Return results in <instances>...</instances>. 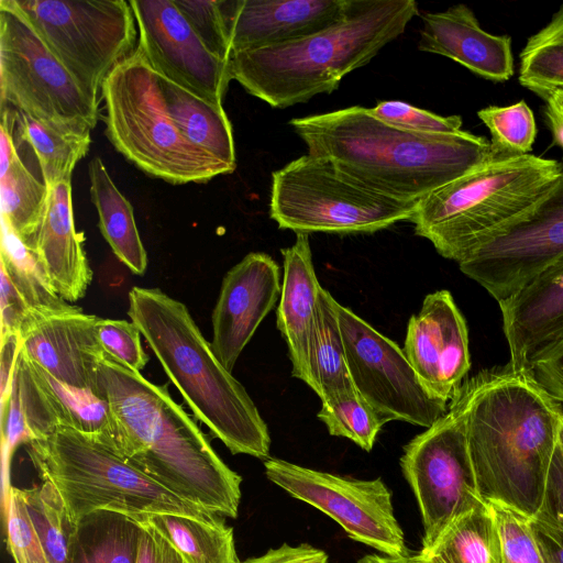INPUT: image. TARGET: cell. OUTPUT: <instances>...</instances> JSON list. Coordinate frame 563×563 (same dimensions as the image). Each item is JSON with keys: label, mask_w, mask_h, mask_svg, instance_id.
<instances>
[{"label": "cell", "mask_w": 563, "mask_h": 563, "mask_svg": "<svg viewBox=\"0 0 563 563\" xmlns=\"http://www.w3.org/2000/svg\"><path fill=\"white\" fill-rule=\"evenodd\" d=\"M96 385L110 417L109 435L97 437L102 443L180 498L236 518L241 476L219 457L168 385L150 382L104 350Z\"/></svg>", "instance_id": "1"}, {"label": "cell", "mask_w": 563, "mask_h": 563, "mask_svg": "<svg viewBox=\"0 0 563 563\" xmlns=\"http://www.w3.org/2000/svg\"><path fill=\"white\" fill-rule=\"evenodd\" d=\"M466 438L482 499L532 517L542 503L563 406L509 364L464 382Z\"/></svg>", "instance_id": "2"}, {"label": "cell", "mask_w": 563, "mask_h": 563, "mask_svg": "<svg viewBox=\"0 0 563 563\" xmlns=\"http://www.w3.org/2000/svg\"><path fill=\"white\" fill-rule=\"evenodd\" d=\"M289 125L309 154L327 157L366 186L404 201L418 202L494 155L484 136L463 130L417 133L361 106L292 119Z\"/></svg>", "instance_id": "3"}, {"label": "cell", "mask_w": 563, "mask_h": 563, "mask_svg": "<svg viewBox=\"0 0 563 563\" xmlns=\"http://www.w3.org/2000/svg\"><path fill=\"white\" fill-rule=\"evenodd\" d=\"M128 316L194 413L232 454L269 457L266 422L214 355L187 306L159 288L129 291Z\"/></svg>", "instance_id": "4"}, {"label": "cell", "mask_w": 563, "mask_h": 563, "mask_svg": "<svg viewBox=\"0 0 563 563\" xmlns=\"http://www.w3.org/2000/svg\"><path fill=\"white\" fill-rule=\"evenodd\" d=\"M417 13L413 0H349L343 16L322 31L232 53L231 77L273 108L306 102L335 90L345 75L368 64Z\"/></svg>", "instance_id": "5"}, {"label": "cell", "mask_w": 563, "mask_h": 563, "mask_svg": "<svg viewBox=\"0 0 563 563\" xmlns=\"http://www.w3.org/2000/svg\"><path fill=\"white\" fill-rule=\"evenodd\" d=\"M562 170L552 158L493 155L420 199L410 220L415 233L441 256L460 263L538 202Z\"/></svg>", "instance_id": "6"}, {"label": "cell", "mask_w": 563, "mask_h": 563, "mask_svg": "<svg viewBox=\"0 0 563 563\" xmlns=\"http://www.w3.org/2000/svg\"><path fill=\"white\" fill-rule=\"evenodd\" d=\"M26 445L40 477L56 488L73 521L97 510L222 518L175 495L96 435L70 426L60 424L47 438Z\"/></svg>", "instance_id": "7"}, {"label": "cell", "mask_w": 563, "mask_h": 563, "mask_svg": "<svg viewBox=\"0 0 563 563\" xmlns=\"http://www.w3.org/2000/svg\"><path fill=\"white\" fill-rule=\"evenodd\" d=\"M106 134L124 157L167 183L203 184L233 172L190 143L170 118L156 73L136 47L106 78Z\"/></svg>", "instance_id": "8"}, {"label": "cell", "mask_w": 563, "mask_h": 563, "mask_svg": "<svg viewBox=\"0 0 563 563\" xmlns=\"http://www.w3.org/2000/svg\"><path fill=\"white\" fill-rule=\"evenodd\" d=\"M417 203L384 195L309 153L272 174L271 218L296 234L374 233L411 220Z\"/></svg>", "instance_id": "9"}, {"label": "cell", "mask_w": 563, "mask_h": 563, "mask_svg": "<svg viewBox=\"0 0 563 563\" xmlns=\"http://www.w3.org/2000/svg\"><path fill=\"white\" fill-rule=\"evenodd\" d=\"M49 51L100 103L103 81L136 48L130 1L13 0Z\"/></svg>", "instance_id": "10"}, {"label": "cell", "mask_w": 563, "mask_h": 563, "mask_svg": "<svg viewBox=\"0 0 563 563\" xmlns=\"http://www.w3.org/2000/svg\"><path fill=\"white\" fill-rule=\"evenodd\" d=\"M0 81L1 106L62 126L97 124L100 103L82 91L13 0H0Z\"/></svg>", "instance_id": "11"}, {"label": "cell", "mask_w": 563, "mask_h": 563, "mask_svg": "<svg viewBox=\"0 0 563 563\" xmlns=\"http://www.w3.org/2000/svg\"><path fill=\"white\" fill-rule=\"evenodd\" d=\"M400 466L420 508L421 549L431 547L454 519L484 501L468 452L462 389L442 417L405 445Z\"/></svg>", "instance_id": "12"}, {"label": "cell", "mask_w": 563, "mask_h": 563, "mask_svg": "<svg viewBox=\"0 0 563 563\" xmlns=\"http://www.w3.org/2000/svg\"><path fill=\"white\" fill-rule=\"evenodd\" d=\"M335 309L352 383L386 423L429 428L446 412L449 404L426 388L397 343L338 301Z\"/></svg>", "instance_id": "13"}, {"label": "cell", "mask_w": 563, "mask_h": 563, "mask_svg": "<svg viewBox=\"0 0 563 563\" xmlns=\"http://www.w3.org/2000/svg\"><path fill=\"white\" fill-rule=\"evenodd\" d=\"M561 258L563 170L538 202L477 245L459 266L499 303Z\"/></svg>", "instance_id": "14"}, {"label": "cell", "mask_w": 563, "mask_h": 563, "mask_svg": "<svg viewBox=\"0 0 563 563\" xmlns=\"http://www.w3.org/2000/svg\"><path fill=\"white\" fill-rule=\"evenodd\" d=\"M264 466L271 482L328 515L353 540L385 555L408 553L391 492L382 478L354 479L273 457Z\"/></svg>", "instance_id": "15"}, {"label": "cell", "mask_w": 563, "mask_h": 563, "mask_svg": "<svg viewBox=\"0 0 563 563\" xmlns=\"http://www.w3.org/2000/svg\"><path fill=\"white\" fill-rule=\"evenodd\" d=\"M139 45L151 67L197 96L222 106L230 64L212 54L173 0H131Z\"/></svg>", "instance_id": "16"}, {"label": "cell", "mask_w": 563, "mask_h": 563, "mask_svg": "<svg viewBox=\"0 0 563 563\" xmlns=\"http://www.w3.org/2000/svg\"><path fill=\"white\" fill-rule=\"evenodd\" d=\"M404 353L426 388L450 404L471 368L468 330L446 289L427 295L407 324Z\"/></svg>", "instance_id": "17"}, {"label": "cell", "mask_w": 563, "mask_h": 563, "mask_svg": "<svg viewBox=\"0 0 563 563\" xmlns=\"http://www.w3.org/2000/svg\"><path fill=\"white\" fill-rule=\"evenodd\" d=\"M98 319L75 305L32 309L19 330L21 346L58 383L97 395V361L103 351L97 334Z\"/></svg>", "instance_id": "18"}, {"label": "cell", "mask_w": 563, "mask_h": 563, "mask_svg": "<svg viewBox=\"0 0 563 563\" xmlns=\"http://www.w3.org/2000/svg\"><path fill=\"white\" fill-rule=\"evenodd\" d=\"M282 292L280 269L266 253L252 252L222 279L212 311L211 349L232 373L256 329Z\"/></svg>", "instance_id": "19"}, {"label": "cell", "mask_w": 563, "mask_h": 563, "mask_svg": "<svg viewBox=\"0 0 563 563\" xmlns=\"http://www.w3.org/2000/svg\"><path fill=\"white\" fill-rule=\"evenodd\" d=\"M498 305L510 354L508 364L530 372L563 343V258Z\"/></svg>", "instance_id": "20"}, {"label": "cell", "mask_w": 563, "mask_h": 563, "mask_svg": "<svg viewBox=\"0 0 563 563\" xmlns=\"http://www.w3.org/2000/svg\"><path fill=\"white\" fill-rule=\"evenodd\" d=\"M349 0L221 1L231 54L294 42L339 21Z\"/></svg>", "instance_id": "21"}, {"label": "cell", "mask_w": 563, "mask_h": 563, "mask_svg": "<svg viewBox=\"0 0 563 563\" xmlns=\"http://www.w3.org/2000/svg\"><path fill=\"white\" fill-rule=\"evenodd\" d=\"M418 49L445 56L492 81L514 76L511 37L483 30L474 12L462 3L423 15Z\"/></svg>", "instance_id": "22"}, {"label": "cell", "mask_w": 563, "mask_h": 563, "mask_svg": "<svg viewBox=\"0 0 563 563\" xmlns=\"http://www.w3.org/2000/svg\"><path fill=\"white\" fill-rule=\"evenodd\" d=\"M280 252L284 277L276 325L288 347L292 376L313 390L310 345L321 285L313 267L309 234L297 233L295 243Z\"/></svg>", "instance_id": "23"}, {"label": "cell", "mask_w": 563, "mask_h": 563, "mask_svg": "<svg viewBox=\"0 0 563 563\" xmlns=\"http://www.w3.org/2000/svg\"><path fill=\"white\" fill-rule=\"evenodd\" d=\"M53 290L67 302L82 298L92 272L75 230L71 179L48 187L46 213L33 252Z\"/></svg>", "instance_id": "24"}, {"label": "cell", "mask_w": 563, "mask_h": 563, "mask_svg": "<svg viewBox=\"0 0 563 563\" xmlns=\"http://www.w3.org/2000/svg\"><path fill=\"white\" fill-rule=\"evenodd\" d=\"M63 415L22 346L8 394L1 398V434L7 462L21 444L42 440L63 424Z\"/></svg>", "instance_id": "25"}, {"label": "cell", "mask_w": 563, "mask_h": 563, "mask_svg": "<svg viewBox=\"0 0 563 563\" xmlns=\"http://www.w3.org/2000/svg\"><path fill=\"white\" fill-rule=\"evenodd\" d=\"M1 124L13 143L34 155L41 178L47 187L71 179L75 165L89 151L90 129L51 124L9 106H1Z\"/></svg>", "instance_id": "26"}, {"label": "cell", "mask_w": 563, "mask_h": 563, "mask_svg": "<svg viewBox=\"0 0 563 563\" xmlns=\"http://www.w3.org/2000/svg\"><path fill=\"white\" fill-rule=\"evenodd\" d=\"M1 221L32 252L44 221L48 187L23 163L1 124Z\"/></svg>", "instance_id": "27"}, {"label": "cell", "mask_w": 563, "mask_h": 563, "mask_svg": "<svg viewBox=\"0 0 563 563\" xmlns=\"http://www.w3.org/2000/svg\"><path fill=\"white\" fill-rule=\"evenodd\" d=\"M156 80L169 115L181 134L234 170L236 159L232 126L222 106L197 96L157 73Z\"/></svg>", "instance_id": "28"}, {"label": "cell", "mask_w": 563, "mask_h": 563, "mask_svg": "<svg viewBox=\"0 0 563 563\" xmlns=\"http://www.w3.org/2000/svg\"><path fill=\"white\" fill-rule=\"evenodd\" d=\"M141 533L137 515L90 512L74 521L68 563H136Z\"/></svg>", "instance_id": "29"}, {"label": "cell", "mask_w": 563, "mask_h": 563, "mask_svg": "<svg viewBox=\"0 0 563 563\" xmlns=\"http://www.w3.org/2000/svg\"><path fill=\"white\" fill-rule=\"evenodd\" d=\"M88 173L102 236L120 262L132 273L143 275L147 268V254L131 203L114 185L100 157L90 161Z\"/></svg>", "instance_id": "30"}, {"label": "cell", "mask_w": 563, "mask_h": 563, "mask_svg": "<svg viewBox=\"0 0 563 563\" xmlns=\"http://www.w3.org/2000/svg\"><path fill=\"white\" fill-rule=\"evenodd\" d=\"M419 553L427 563H500V539L490 504L482 501L454 519Z\"/></svg>", "instance_id": "31"}, {"label": "cell", "mask_w": 563, "mask_h": 563, "mask_svg": "<svg viewBox=\"0 0 563 563\" xmlns=\"http://www.w3.org/2000/svg\"><path fill=\"white\" fill-rule=\"evenodd\" d=\"M140 518L161 532L188 563H241L233 530L222 518L208 521L177 514H146Z\"/></svg>", "instance_id": "32"}, {"label": "cell", "mask_w": 563, "mask_h": 563, "mask_svg": "<svg viewBox=\"0 0 563 563\" xmlns=\"http://www.w3.org/2000/svg\"><path fill=\"white\" fill-rule=\"evenodd\" d=\"M335 303L332 295L321 287L310 345L313 391L321 400L354 387L347 368Z\"/></svg>", "instance_id": "33"}, {"label": "cell", "mask_w": 563, "mask_h": 563, "mask_svg": "<svg viewBox=\"0 0 563 563\" xmlns=\"http://www.w3.org/2000/svg\"><path fill=\"white\" fill-rule=\"evenodd\" d=\"M519 84L543 100L563 89V3L520 53Z\"/></svg>", "instance_id": "34"}, {"label": "cell", "mask_w": 563, "mask_h": 563, "mask_svg": "<svg viewBox=\"0 0 563 563\" xmlns=\"http://www.w3.org/2000/svg\"><path fill=\"white\" fill-rule=\"evenodd\" d=\"M0 266L32 309H65L70 306L51 287L35 254L1 221Z\"/></svg>", "instance_id": "35"}, {"label": "cell", "mask_w": 563, "mask_h": 563, "mask_svg": "<svg viewBox=\"0 0 563 563\" xmlns=\"http://www.w3.org/2000/svg\"><path fill=\"white\" fill-rule=\"evenodd\" d=\"M34 529L51 563H68V544L74 521L56 488L47 481L41 486L19 488Z\"/></svg>", "instance_id": "36"}, {"label": "cell", "mask_w": 563, "mask_h": 563, "mask_svg": "<svg viewBox=\"0 0 563 563\" xmlns=\"http://www.w3.org/2000/svg\"><path fill=\"white\" fill-rule=\"evenodd\" d=\"M317 417L331 435L346 438L365 451L373 449L386 423L355 387L321 400Z\"/></svg>", "instance_id": "37"}, {"label": "cell", "mask_w": 563, "mask_h": 563, "mask_svg": "<svg viewBox=\"0 0 563 563\" xmlns=\"http://www.w3.org/2000/svg\"><path fill=\"white\" fill-rule=\"evenodd\" d=\"M559 441V440H558ZM529 525L544 563H563V453L556 444L542 503Z\"/></svg>", "instance_id": "38"}, {"label": "cell", "mask_w": 563, "mask_h": 563, "mask_svg": "<svg viewBox=\"0 0 563 563\" xmlns=\"http://www.w3.org/2000/svg\"><path fill=\"white\" fill-rule=\"evenodd\" d=\"M490 134L495 156L530 154L537 136V124L531 108L525 100L509 106H488L477 112Z\"/></svg>", "instance_id": "39"}, {"label": "cell", "mask_w": 563, "mask_h": 563, "mask_svg": "<svg viewBox=\"0 0 563 563\" xmlns=\"http://www.w3.org/2000/svg\"><path fill=\"white\" fill-rule=\"evenodd\" d=\"M5 539L14 563H51L19 488L12 486L5 507Z\"/></svg>", "instance_id": "40"}, {"label": "cell", "mask_w": 563, "mask_h": 563, "mask_svg": "<svg viewBox=\"0 0 563 563\" xmlns=\"http://www.w3.org/2000/svg\"><path fill=\"white\" fill-rule=\"evenodd\" d=\"M205 46L229 62L231 45L221 0H173Z\"/></svg>", "instance_id": "41"}, {"label": "cell", "mask_w": 563, "mask_h": 563, "mask_svg": "<svg viewBox=\"0 0 563 563\" xmlns=\"http://www.w3.org/2000/svg\"><path fill=\"white\" fill-rule=\"evenodd\" d=\"M500 539V563H544L529 517L503 504H490Z\"/></svg>", "instance_id": "42"}, {"label": "cell", "mask_w": 563, "mask_h": 563, "mask_svg": "<svg viewBox=\"0 0 563 563\" xmlns=\"http://www.w3.org/2000/svg\"><path fill=\"white\" fill-rule=\"evenodd\" d=\"M371 109L388 124L417 133L449 134L462 131L460 115H439L402 101H380Z\"/></svg>", "instance_id": "43"}, {"label": "cell", "mask_w": 563, "mask_h": 563, "mask_svg": "<svg viewBox=\"0 0 563 563\" xmlns=\"http://www.w3.org/2000/svg\"><path fill=\"white\" fill-rule=\"evenodd\" d=\"M97 334L102 349L129 368L141 372L147 364L150 357L142 347V334L133 322L99 318Z\"/></svg>", "instance_id": "44"}, {"label": "cell", "mask_w": 563, "mask_h": 563, "mask_svg": "<svg viewBox=\"0 0 563 563\" xmlns=\"http://www.w3.org/2000/svg\"><path fill=\"white\" fill-rule=\"evenodd\" d=\"M136 563H188L179 551L153 526L142 520Z\"/></svg>", "instance_id": "45"}, {"label": "cell", "mask_w": 563, "mask_h": 563, "mask_svg": "<svg viewBox=\"0 0 563 563\" xmlns=\"http://www.w3.org/2000/svg\"><path fill=\"white\" fill-rule=\"evenodd\" d=\"M0 276L1 336H3L10 333H19L21 324L31 308L8 274L1 268Z\"/></svg>", "instance_id": "46"}, {"label": "cell", "mask_w": 563, "mask_h": 563, "mask_svg": "<svg viewBox=\"0 0 563 563\" xmlns=\"http://www.w3.org/2000/svg\"><path fill=\"white\" fill-rule=\"evenodd\" d=\"M530 373L556 401L563 405V343L541 358Z\"/></svg>", "instance_id": "47"}, {"label": "cell", "mask_w": 563, "mask_h": 563, "mask_svg": "<svg viewBox=\"0 0 563 563\" xmlns=\"http://www.w3.org/2000/svg\"><path fill=\"white\" fill-rule=\"evenodd\" d=\"M241 563H328L324 551L309 544H283L271 549L265 554L245 560Z\"/></svg>", "instance_id": "48"}, {"label": "cell", "mask_w": 563, "mask_h": 563, "mask_svg": "<svg viewBox=\"0 0 563 563\" xmlns=\"http://www.w3.org/2000/svg\"><path fill=\"white\" fill-rule=\"evenodd\" d=\"M20 346L21 339L19 333H10L1 336V398L8 394Z\"/></svg>", "instance_id": "49"}, {"label": "cell", "mask_w": 563, "mask_h": 563, "mask_svg": "<svg viewBox=\"0 0 563 563\" xmlns=\"http://www.w3.org/2000/svg\"><path fill=\"white\" fill-rule=\"evenodd\" d=\"M544 115L553 144L563 152V89L551 92L545 99ZM563 166V164H562Z\"/></svg>", "instance_id": "50"}, {"label": "cell", "mask_w": 563, "mask_h": 563, "mask_svg": "<svg viewBox=\"0 0 563 563\" xmlns=\"http://www.w3.org/2000/svg\"><path fill=\"white\" fill-rule=\"evenodd\" d=\"M357 563H427L420 553L410 555H365Z\"/></svg>", "instance_id": "51"}, {"label": "cell", "mask_w": 563, "mask_h": 563, "mask_svg": "<svg viewBox=\"0 0 563 563\" xmlns=\"http://www.w3.org/2000/svg\"><path fill=\"white\" fill-rule=\"evenodd\" d=\"M558 444L563 453V421H562V426H561V429H560V434H559V441H558Z\"/></svg>", "instance_id": "52"}]
</instances>
